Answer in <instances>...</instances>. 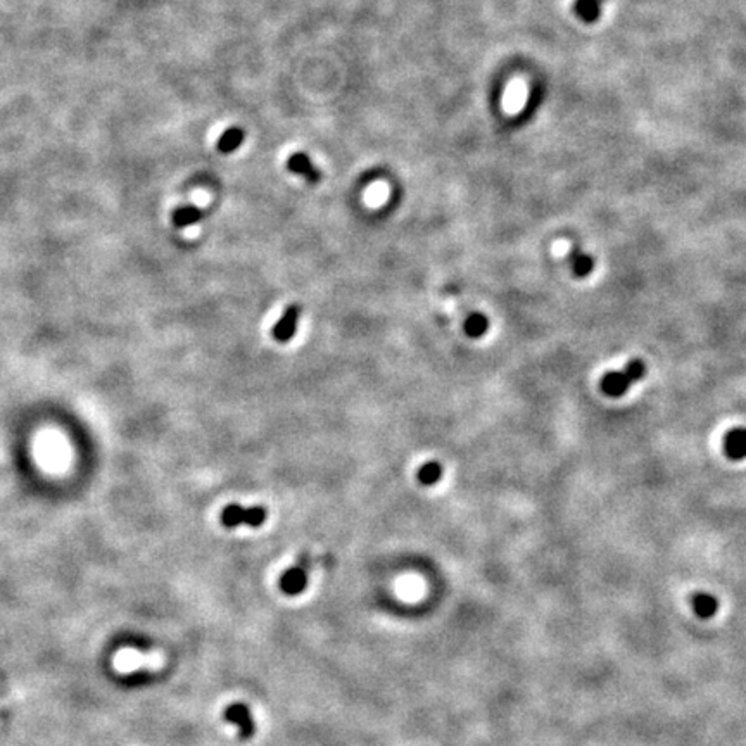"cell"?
Segmentation results:
<instances>
[{
	"label": "cell",
	"mask_w": 746,
	"mask_h": 746,
	"mask_svg": "<svg viewBox=\"0 0 746 746\" xmlns=\"http://www.w3.org/2000/svg\"><path fill=\"white\" fill-rule=\"evenodd\" d=\"M487 328H489V320H487V316L482 315V313H473V315H470L465 321V332H466V335L472 339L484 337Z\"/></svg>",
	"instance_id": "4fadbf2b"
},
{
	"label": "cell",
	"mask_w": 746,
	"mask_h": 746,
	"mask_svg": "<svg viewBox=\"0 0 746 746\" xmlns=\"http://www.w3.org/2000/svg\"><path fill=\"white\" fill-rule=\"evenodd\" d=\"M724 453L729 460L741 461L746 458V428L736 427L724 437Z\"/></svg>",
	"instance_id": "52a82bcc"
},
{
	"label": "cell",
	"mask_w": 746,
	"mask_h": 746,
	"mask_svg": "<svg viewBox=\"0 0 746 746\" xmlns=\"http://www.w3.org/2000/svg\"><path fill=\"white\" fill-rule=\"evenodd\" d=\"M299 318H301V306L290 304L289 308L284 311L282 318L273 325V328H271V335H273V339L280 344L289 342V340L296 335L297 325H299Z\"/></svg>",
	"instance_id": "5b68a950"
},
{
	"label": "cell",
	"mask_w": 746,
	"mask_h": 746,
	"mask_svg": "<svg viewBox=\"0 0 746 746\" xmlns=\"http://www.w3.org/2000/svg\"><path fill=\"white\" fill-rule=\"evenodd\" d=\"M603 0H576L573 11L584 23H595L602 13Z\"/></svg>",
	"instance_id": "30bf717a"
},
{
	"label": "cell",
	"mask_w": 746,
	"mask_h": 746,
	"mask_svg": "<svg viewBox=\"0 0 746 746\" xmlns=\"http://www.w3.org/2000/svg\"><path fill=\"white\" fill-rule=\"evenodd\" d=\"M567 263L572 270V273L577 278H586L588 275L592 273L595 270V259L592 256H589L588 252H584L579 246H572L567 256Z\"/></svg>",
	"instance_id": "ba28073f"
},
{
	"label": "cell",
	"mask_w": 746,
	"mask_h": 746,
	"mask_svg": "<svg viewBox=\"0 0 746 746\" xmlns=\"http://www.w3.org/2000/svg\"><path fill=\"white\" fill-rule=\"evenodd\" d=\"M442 466L437 461H428L416 473V479L422 485H435L442 479Z\"/></svg>",
	"instance_id": "5bb4252c"
},
{
	"label": "cell",
	"mask_w": 746,
	"mask_h": 746,
	"mask_svg": "<svg viewBox=\"0 0 746 746\" xmlns=\"http://www.w3.org/2000/svg\"><path fill=\"white\" fill-rule=\"evenodd\" d=\"M645 375V361L640 358H634L627 363L626 368L604 373V377L602 378V391L608 397H622L623 394L629 391L630 385L642 380Z\"/></svg>",
	"instance_id": "6da1fadb"
},
{
	"label": "cell",
	"mask_w": 746,
	"mask_h": 746,
	"mask_svg": "<svg viewBox=\"0 0 746 746\" xmlns=\"http://www.w3.org/2000/svg\"><path fill=\"white\" fill-rule=\"evenodd\" d=\"M246 139V133L240 128H230L220 137V142H218V151L223 152V154H230V152L237 151Z\"/></svg>",
	"instance_id": "8fae6325"
},
{
	"label": "cell",
	"mask_w": 746,
	"mask_h": 746,
	"mask_svg": "<svg viewBox=\"0 0 746 746\" xmlns=\"http://www.w3.org/2000/svg\"><path fill=\"white\" fill-rule=\"evenodd\" d=\"M268 518V510L265 506H249L244 508L240 504H228L223 508L220 515L221 526L227 529H235L239 526H247L258 529Z\"/></svg>",
	"instance_id": "7a4b0ae2"
},
{
	"label": "cell",
	"mask_w": 746,
	"mask_h": 746,
	"mask_svg": "<svg viewBox=\"0 0 746 746\" xmlns=\"http://www.w3.org/2000/svg\"><path fill=\"white\" fill-rule=\"evenodd\" d=\"M223 717L225 721L230 722V724L239 729L240 740H251L256 734L254 717H252V711L246 703L235 702L232 703V705H228L223 711Z\"/></svg>",
	"instance_id": "277c9868"
},
{
	"label": "cell",
	"mask_w": 746,
	"mask_h": 746,
	"mask_svg": "<svg viewBox=\"0 0 746 746\" xmlns=\"http://www.w3.org/2000/svg\"><path fill=\"white\" fill-rule=\"evenodd\" d=\"M309 568H311V560H309L308 553H302L297 564H294L292 567H289L282 573L280 583H278L280 591L287 596H299L302 591H306Z\"/></svg>",
	"instance_id": "3957f363"
},
{
	"label": "cell",
	"mask_w": 746,
	"mask_h": 746,
	"mask_svg": "<svg viewBox=\"0 0 746 746\" xmlns=\"http://www.w3.org/2000/svg\"><path fill=\"white\" fill-rule=\"evenodd\" d=\"M287 170L294 175H299L309 183H318L321 180V171L313 164L308 154L304 152H296L287 159Z\"/></svg>",
	"instance_id": "8992f818"
},
{
	"label": "cell",
	"mask_w": 746,
	"mask_h": 746,
	"mask_svg": "<svg viewBox=\"0 0 746 746\" xmlns=\"http://www.w3.org/2000/svg\"><path fill=\"white\" fill-rule=\"evenodd\" d=\"M691 607L700 618H711L719 610V602L710 592H695L691 598Z\"/></svg>",
	"instance_id": "9c48e42d"
},
{
	"label": "cell",
	"mask_w": 746,
	"mask_h": 746,
	"mask_svg": "<svg viewBox=\"0 0 746 746\" xmlns=\"http://www.w3.org/2000/svg\"><path fill=\"white\" fill-rule=\"evenodd\" d=\"M201 218H202V211L199 208H196V206H183V208H180L175 211L173 223H175V227H178V228L192 227V225H196L201 221Z\"/></svg>",
	"instance_id": "7c38bea8"
}]
</instances>
